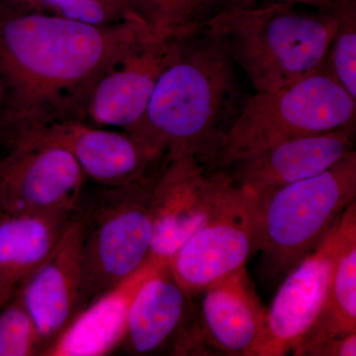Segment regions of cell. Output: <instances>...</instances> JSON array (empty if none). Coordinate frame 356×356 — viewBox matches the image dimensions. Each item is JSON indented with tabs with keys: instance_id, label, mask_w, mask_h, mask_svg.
<instances>
[{
	"instance_id": "obj_24",
	"label": "cell",
	"mask_w": 356,
	"mask_h": 356,
	"mask_svg": "<svg viewBox=\"0 0 356 356\" xmlns=\"http://www.w3.org/2000/svg\"><path fill=\"white\" fill-rule=\"evenodd\" d=\"M291 353L297 356H355L356 332L343 337L300 343L293 348Z\"/></svg>"
},
{
	"instance_id": "obj_16",
	"label": "cell",
	"mask_w": 356,
	"mask_h": 356,
	"mask_svg": "<svg viewBox=\"0 0 356 356\" xmlns=\"http://www.w3.org/2000/svg\"><path fill=\"white\" fill-rule=\"evenodd\" d=\"M165 264L168 262L147 259L127 280L79 311L40 355L102 356L120 348L127 332L129 312L136 293Z\"/></svg>"
},
{
	"instance_id": "obj_14",
	"label": "cell",
	"mask_w": 356,
	"mask_h": 356,
	"mask_svg": "<svg viewBox=\"0 0 356 356\" xmlns=\"http://www.w3.org/2000/svg\"><path fill=\"white\" fill-rule=\"evenodd\" d=\"M83 268V228L77 210L57 247L16 291L38 327L44 348L79 312Z\"/></svg>"
},
{
	"instance_id": "obj_28",
	"label": "cell",
	"mask_w": 356,
	"mask_h": 356,
	"mask_svg": "<svg viewBox=\"0 0 356 356\" xmlns=\"http://www.w3.org/2000/svg\"><path fill=\"white\" fill-rule=\"evenodd\" d=\"M0 1L9 4V6H17L22 0H0Z\"/></svg>"
},
{
	"instance_id": "obj_12",
	"label": "cell",
	"mask_w": 356,
	"mask_h": 356,
	"mask_svg": "<svg viewBox=\"0 0 356 356\" xmlns=\"http://www.w3.org/2000/svg\"><path fill=\"white\" fill-rule=\"evenodd\" d=\"M31 145L62 147L72 154L88 177L103 186L137 181L156 172L163 163L125 131L105 130L81 121L53 124L27 136L13 147Z\"/></svg>"
},
{
	"instance_id": "obj_1",
	"label": "cell",
	"mask_w": 356,
	"mask_h": 356,
	"mask_svg": "<svg viewBox=\"0 0 356 356\" xmlns=\"http://www.w3.org/2000/svg\"><path fill=\"white\" fill-rule=\"evenodd\" d=\"M147 35L139 23L97 27L0 1V140L9 149L53 124L83 122L96 81Z\"/></svg>"
},
{
	"instance_id": "obj_15",
	"label": "cell",
	"mask_w": 356,
	"mask_h": 356,
	"mask_svg": "<svg viewBox=\"0 0 356 356\" xmlns=\"http://www.w3.org/2000/svg\"><path fill=\"white\" fill-rule=\"evenodd\" d=\"M198 314L206 351L262 356L267 341V309L262 305L245 267L208 287Z\"/></svg>"
},
{
	"instance_id": "obj_9",
	"label": "cell",
	"mask_w": 356,
	"mask_h": 356,
	"mask_svg": "<svg viewBox=\"0 0 356 356\" xmlns=\"http://www.w3.org/2000/svg\"><path fill=\"white\" fill-rule=\"evenodd\" d=\"M356 203H351L315 250L285 275L267 309V341L262 356L291 353L317 320L327 298L332 271L351 232Z\"/></svg>"
},
{
	"instance_id": "obj_2",
	"label": "cell",
	"mask_w": 356,
	"mask_h": 356,
	"mask_svg": "<svg viewBox=\"0 0 356 356\" xmlns=\"http://www.w3.org/2000/svg\"><path fill=\"white\" fill-rule=\"evenodd\" d=\"M245 102L233 60L204 27L185 37L146 112L126 132L163 161L191 156L210 170Z\"/></svg>"
},
{
	"instance_id": "obj_22",
	"label": "cell",
	"mask_w": 356,
	"mask_h": 356,
	"mask_svg": "<svg viewBox=\"0 0 356 356\" xmlns=\"http://www.w3.org/2000/svg\"><path fill=\"white\" fill-rule=\"evenodd\" d=\"M13 6L97 27L139 23L122 0H22Z\"/></svg>"
},
{
	"instance_id": "obj_26",
	"label": "cell",
	"mask_w": 356,
	"mask_h": 356,
	"mask_svg": "<svg viewBox=\"0 0 356 356\" xmlns=\"http://www.w3.org/2000/svg\"><path fill=\"white\" fill-rule=\"evenodd\" d=\"M14 294H15V292L8 286L6 280H4L3 274L0 271V309Z\"/></svg>"
},
{
	"instance_id": "obj_3",
	"label": "cell",
	"mask_w": 356,
	"mask_h": 356,
	"mask_svg": "<svg viewBox=\"0 0 356 356\" xmlns=\"http://www.w3.org/2000/svg\"><path fill=\"white\" fill-rule=\"evenodd\" d=\"M204 27L262 92L322 70L336 19L324 7L267 1L222 11Z\"/></svg>"
},
{
	"instance_id": "obj_7",
	"label": "cell",
	"mask_w": 356,
	"mask_h": 356,
	"mask_svg": "<svg viewBox=\"0 0 356 356\" xmlns=\"http://www.w3.org/2000/svg\"><path fill=\"white\" fill-rule=\"evenodd\" d=\"M259 250V199L235 187L221 209L168 259L170 273L189 296L245 266Z\"/></svg>"
},
{
	"instance_id": "obj_13",
	"label": "cell",
	"mask_w": 356,
	"mask_h": 356,
	"mask_svg": "<svg viewBox=\"0 0 356 356\" xmlns=\"http://www.w3.org/2000/svg\"><path fill=\"white\" fill-rule=\"evenodd\" d=\"M355 125L285 140L235 161L225 170L234 182L266 197L295 182L325 172L355 151Z\"/></svg>"
},
{
	"instance_id": "obj_19",
	"label": "cell",
	"mask_w": 356,
	"mask_h": 356,
	"mask_svg": "<svg viewBox=\"0 0 356 356\" xmlns=\"http://www.w3.org/2000/svg\"><path fill=\"white\" fill-rule=\"evenodd\" d=\"M355 332L356 229L351 232L339 252L332 271L327 298L317 320L297 344L331 337H346Z\"/></svg>"
},
{
	"instance_id": "obj_5",
	"label": "cell",
	"mask_w": 356,
	"mask_h": 356,
	"mask_svg": "<svg viewBox=\"0 0 356 356\" xmlns=\"http://www.w3.org/2000/svg\"><path fill=\"white\" fill-rule=\"evenodd\" d=\"M356 99L323 70L248 98L222 138L210 170L285 140L355 125Z\"/></svg>"
},
{
	"instance_id": "obj_8",
	"label": "cell",
	"mask_w": 356,
	"mask_h": 356,
	"mask_svg": "<svg viewBox=\"0 0 356 356\" xmlns=\"http://www.w3.org/2000/svg\"><path fill=\"white\" fill-rule=\"evenodd\" d=\"M235 187L222 170L197 159L163 161L153 188L154 234L149 259L168 262L177 248L221 209Z\"/></svg>"
},
{
	"instance_id": "obj_25",
	"label": "cell",
	"mask_w": 356,
	"mask_h": 356,
	"mask_svg": "<svg viewBox=\"0 0 356 356\" xmlns=\"http://www.w3.org/2000/svg\"><path fill=\"white\" fill-rule=\"evenodd\" d=\"M267 1H290L298 2L300 0H229L228 6L225 10L228 9L245 8V7L254 6V4L261 3Z\"/></svg>"
},
{
	"instance_id": "obj_17",
	"label": "cell",
	"mask_w": 356,
	"mask_h": 356,
	"mask_svg": "<svg viewBox=\"0 0 356 356\" xmlns=\"http://www.w3.org/2000/svg\"><path fill=\"white\" fill-rule=\"evenodd\" d=\"M191 300L173 278L168 264H163L136 293L122 346L134 355L170 348L197 320Z\"/></svg>"
},
{
	"instance_id": "obj_21",
	"label": "cell",
	"mask_w": 356,
	"mask_h": 356,
	"mask_svg": "<svg viewBox=\"0 0 356 356\" xmlns=\"http://www.w3.org/2000/svg\"><path fill=\"white\" fill-rule=\"evenodd\" d=\"M298 3L321 6L336 19V31L323 72L356 99V0H300Z\"/></svg>"
},
{
	"instance_id": "obj_11",
	"label": "cell",
	"mask_w": 356,
	"mask_h": 356,
	"mask_svg": "<svg viewBox=\"0 0 356 356\" xmlns=\"http://www.w3.org/2000/svg\"><path fill=\"white\" fill-rule=\"evenodd\" d=\"M88 178L76 159L62 147H13L0 159V217L76 211Z\"/></svg>"
},
{
	"instance_id": "obj_20",
	"label": "cell",
	"mask_w": 356,
	"mask_h": 356,
	"mask_svg": "<svg viewBox=\"0 0 356 356\" xmlns=\"http://www.w3.org/2000/svg\"><path fill=\"white\" fill-rule=\"evenodd\" d=\"M134 18L158 39L181 38L202 29L229 0H122Z\"/></svg>"
},
{
	"instance_id": "obj_27",
	"label": "cell",
	"mask_w": 356,
	"mask_h": 356,
	"mask_svg": "<svg viewBox=\"0 0 356 356\" xmlns=\"http://www.w3.org/2000/svg\"><path fill=\"white\" fill-rule=\"evenodd\" d=\"M4 105V89L2 86L1 79H0V119H1L2 111H3Z\"/></svg>"
},
{
	"instance_id": "obj_6",
	"label": "cell",
	"mask_w": 356,
	"mask_h": 356,
	"mask_svg": "<svg viewBox=\"0 0 356 356\" xmlns=\"http://www.w3.org/2000/svg\"><path fill=\"white\" fill-rule=\"evenodd\" d=\"M159 168L137 181L105 186L86 212L79 208L83 228L79 311L149 259L154 234L152 199Z\"/></svg>"
},
{
	"instance_id": "obj_18",
	"label": "cell",
	"mask_w": 356,
	"mask_h": 356,
	"mask_svg": "<svg viewBox=\"0 0 356 356\" xmlns=\"http://www.w3.org/2000/svg\"><path fill=\"white\" fill-rule=\"evenodd\" d=\"M77 210L0 217V271L14 292L57 247Z\"/></svg>"
},
{
	"instance_id": "obj_23",
	"label": "cell",
	"mask_w": 356,
	"mask_h": 356,
	"mask_svg": "<svg viewBox=\"0 0 356 356\" xmlns=\"http://www.w3.org/2000/svg\"><path fill=\"white\" fill-rule=\"evenodd\" d=\"M44 343L17 292L0 309V356L41 355Z\"/></svg>"
},
{
	"instance_id": "obj_10",
	"label": "cell",
	"mask_w": 356,
	"mask_h": 356,
	"mask_svg": "<svg viewBox=\"0 0 356 356\" xmlns=\"http://www.w3.org/2000/svg\"><path fill=\"white\" fill-rule=\"evenodd\" d=\"M185 37L158 39L147 35L114 60L89 93L83 122L125 132L134 127L146 112L159 77L177 57Z\"/></svg>"
},
{
	"instance_id": "obj_4",
	"label": "cell",
	"mask_w": 356,
	"mask_h": 356,
	"mask_svg": "<svg viewBox=\"0 0 356 356\" xmlns=\"http://www.w3.org/2000/svg\"><path fill=\"white\" fill-rule=\"evenodd\" d=\"M356 198V153L325 172L259 199L262 274L283 280L310 254Z\"/></svg>"
}]
</instances>
